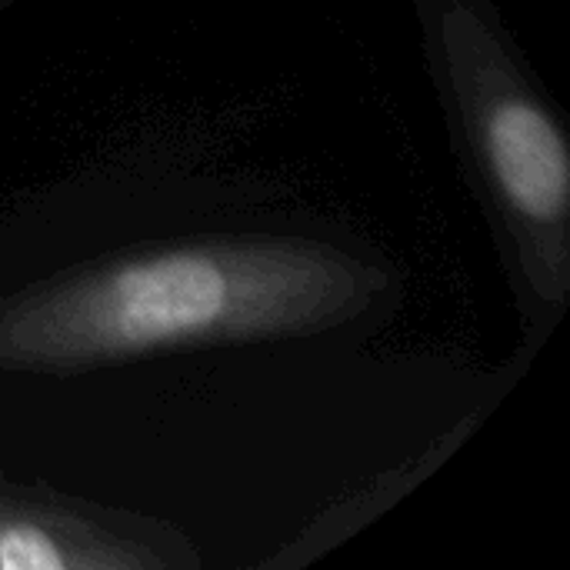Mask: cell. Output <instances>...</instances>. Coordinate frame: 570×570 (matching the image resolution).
<instances>
[{"mask_svg": "<svg viewBox=\"0 0 570 570\" xmlns=\"http://www.w3.org/2000/svg\"><path fill=\"white\" fill-rule=\"evenodd\" d=\"M331 257L281 247H197L137 257L60 284L0 317V361L77 367L167 344L307 327L354 297Z\"/></svg>", "mask_w": 570, "mask_h": 570, "instance_id": "1", "label": "cell"}, {"mask_svg": "<svg viewBox=\"0 0 570 570\" xmlns=\"http://www.w3.org/2000/svg\"><path fill=\"white\" fill-rule=\"evenodd\" d=\"M0 568L3 570H60L67 558L57 544L30 524H7L0 528Z\"/></svg>", "mask_w": 570, "mask_h": 570, "instance_id": "3", "label": "cell"}, {"mask_svg": "<svg viewBox=\"0 0 570 570\" xmlns=\"http://www.w3.org/2000/svg\"><path fill=\"white\" fill-rule=\"evenodd\" d=\"M488 150L508 197L538 220L564 210L570 187L568 147L558 127L531 104H501L488 120Z\"/></svg>", "mask_w": 570, "mask_h": 570, "instance_id": "2", "label": "cell"}]
</instances>
